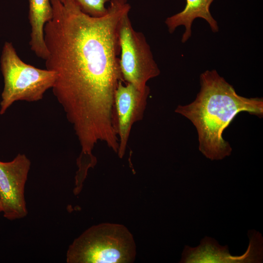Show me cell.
Here are the masks:
<instances>
[{
	"label": "cell",
	"instance_id": "1",
	"mask_svg": "<svg viewBox=\"0 0 263 263\" xmlns=\"http://www.w3.org/2000/svg\"><path fill=\"white\" fill-rule=\"evenodd\" d=\"M53 17L44 27L47 69L56 74L53 94L80 146L116 142L114 95L123 81L119 31L128 0H110L106 14L91 16L74 0H50Z\"/></svg>",
	"mask_w": 263,
	"mask_h": 263
},
{
	"label": "cell",
	"instance_id": "2",
	"mask_svg": "<svg viewBox=\"0 0 263 263\" xmlns=\"http://www.w3.org/2000/svg\"><path fill=\"white\" fill-rule=\"evenodd\" d=\"M201 88L191 103L179 105L175 110L189 120L197 130L199 150L211 160L229 156L232 148L224 140V130L240 113L261 117L263 100L239 95L233 87L215 70H207L200 76Z\"/></svg>",
	"mask_w": 263,
	"mask_h": 263
},
{
	"label": "cell",
	"instance_id": "3",
	"mask_svg": "<svg viewBox=\"0 0 263 263\" xmlns=\"http://www.w3.org/2000/svg\"><path fill=\"white\" fill-rule=\"evenodd\" d=\"M136 255L132 235L124 225L114 223L94 225L69 246L67 263H129Z\"/></svg>",
	"mask_w": 263,
	"mask_h": 263
},
{
	"label": "cell",
	"instance_id": "4",
	"mask_svg": "<svg viewBox=\"0 0 263 263\" xmlns=\"http://www.w3.org/2000/svg\"><path fill=\"white\" fill-rule=\"evenodd\" d=\"M4 88L0 103V114H4L16 101L36 102L54 85L56 74L24 62L11 42H5L1 59Z\"/></svg>",
	"mask_w": 263,
	"mask_h": 263
},
{
	"label": "cell",
	"instance_id": "5",
	"mask_svg": "<svg viewBox=\"0 0 263 263\" xmlns=\"http://www.w3.org/2000/svg\"><path fill=\"white\" fill-rule=\"evenodd\" d=\"M119 34V64L123 82L143 90L150 79L160 74L150 46L144 34L133 29L129 13L120 21Z\"/></svg>",
	"mask_w": 263,
	"mask_h": 263
},
{
	"label": "cell",
	"instance_id": "6",
	"mask_svg": "<svg viewBox=\"0 0 263 263\" xmlns=\"http://www.w3.org/2000/svg\"><path fill=\"white\" fill-rule=\"evenodd\" d=\"M31 161L19 153L11 161H0V197L3 217L10 221L23 219L28 214L25 188Z\"/></svg>",
	"mask_w": 263,
	"mask_h": 263
},
{
	"label": "cell",
	"instance_id": "7",
	"mask_svg": "<svg viewBox=\"0 0 263 263\" xmlns=\"http://www.w3.org/2000/svg\"><path fill=\"white\" fill-rule=\"evenodd\" d=\"M249 244L246 252L232 256L227 245L222 246L214 239L205 237L195 247L185 245L182 263H259L263 260V238L255 230H249Z\"/></svg>",
	"mask_w": 263,
	"mask_h": 263
},
{
	"label": "cell",
	"instance_id": "8",
	"mask_svg": "<svg viewBox=\"0 0 263 263\" xmlns=\"http://www.w3.org/2000/svg\"><path fill=\"white\" fill-rule=\"evenodd\" d=\"M120 81L114 95V111L119 147L117 154L122 158L125 153L133 125L143 117L150 94L147 86L140 90L130 83Z\"/></svg>",
	"mask_w": 263,
	"mask_h": 263
},
{
	"label": "cell",
	"instance_id": "9",
	"mask_svg": "<svg viewBox=\"0 0 263 263\" xmlns=\"http://www.w3.org/2000/svg\"><path fill=\"white\" fill-rule=\"evenodd\" d=\"M214 0H186V4L182 11L166 19L165 22L169 33L172 34L178 26H184L185 31L181 41L185 43L191 36L192 22L197 18L206 20L213 33L218 32V23L210 12V5Z\"/></svg>",
	"mask_w": 263,
	"mask_h": 263
},
{
	"label": "cell",
	"instance_id": "10",
	"mask_svg": "<svg viewBox=\"0 0 263 263\" xmlns=\"http://www.w3.org/2000/svg\"><path fill=\"white\" fill-rule=\"evenodd\" d=\"M28 18L31 25V49L37 56L45 60L48 52L44 40V27L53 17L50 0H28Z\"/></svg>",
	"mask_w": 263,
	"mask_h": 263
},
{
	"label": "cell",
	"instance_id": "11",
	"mask_svg": "<svg viewBox=\"0 0 263 263\" xmlns=\"http://www.w3.org/2000/svg\"><path fill=\"white\" fill-rule=\"evenodd\" d=\"M84 13L94 17L104 16L108 11L105 7L110 0H74Z\"/></svg>",
	"mask_w": 263,
	"mask_h": 263
},
{
	"label": "cell",
	"instance_id": "12",
	"mask_svg": "<svg viewBox=\"0 0 263 263\" xmlns=\"http://www.w3.org/2000/svg\"><path fill=\"white\" fill-rule=\"evenodd\" d=\"M2 205H1V200H0V214L1 213H2Z\"/></svg>",
	"mask_w": 263,
	"mask_h": 263
}]
</instances>
